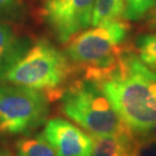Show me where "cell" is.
Here are the masks:
<instances>
[{
    "label": "cell",
    "mask_w": 156,
    "mask_h": 156,
    "mask_svg": "<svg viewBox=\"0 0 156 156\" xmlns=\"http://www.w3.org/2000/svg\"><path fill=\"white\" fill-rule=\"evenodd\" d=\"M123 124L135 135L156 127V72L144 65L132 49L98 83Z\"/></svg>",
    "instance_id": "cell-1"
},
{
    "label": "cell",
    "mask_w": 156,
    "mask_h": 156,
    "mask_svg": "<svg viewBox=\"0 0 156 156\" xmlns=\"http://www.w3.org/2000/svg\"><path fill=\"white\" fill-rule=\"evenodd\" d=\"M130 24L122 18L84 30L66 43L64 55L80 78L101 83L117 69L128 45Z\"/></svg>",
    "instance_id": "cell-2"
},
{
    "label": "cell",
    "mask_w": 156,
    "mask_h": 156,
    "mask_svg": "<svg viewBox=\"0 0 156 156\" xmlns=\"http://www.w3.org/2000/svg\"><path fill=\"white\" fill-rule=\"evenodd\" d=\"M74 74L63 51L48 41L40 40L33 44L0 82L40 90L53 101L60 98Z\"/></svg>",
    "instance_id": "cell-3"
},
{
    "label": "cell",
    "mask_w": 156,
    "mask_h": 156,
    "mask_svg": "<svg viewBox=\"0 0 156 156\" xmlns=\"http://www.w3.org/2000/svg\"><path fill=\"white\" fill-rule=\"evenodd\" d=\"M60 111L91 135H113L128 129L101 86L93 81H70L60 96Z\"/></svg>",
    "instance_id": "cell-4"
},
{
    "label": "cell",
    "mask_w": 156,
    "mask_h": 156,
    "mask_svg": "<svg viewBox=\"0 0 156 156\" xmlns=\"http://www.w3.org/2000/svg\"><path fill=\"white\" fill-rule=\"evenodd\" d=\"M51 101L40 90L0 82V135H30L47 122Z\"/></svg>",
    "instance_id": "cell-5"
},
{
    "label": "cell",
    "mask_w": 156,
    "mask_h": 156,
    "mask_svg": "<svg viewBox=\"0 0 156 156\" xmlns=\"http://www.w3.org/2000/svg\"><path fill=\"white\" fill-rule=\"evenodd\" d=\"M95 0H43L41 16L62 44L91 24Z\"/></svg>",
    "instance_id": "cell-6"
},
{
    "label": "cell",
    "mask_w": 156,
    "mask_h": 156,
    "mask_svg": "<svg viewBox=\"0 0 156 156\" xmlns=\"http://www.w3.org/2000/svg\"><path fill=\"white\" fill-rule=\"evenodd\" d=\"M42 135L54 149L56 156H91V136L66 119L48 120Z\"/></svg>",
    "instance_id": "cell-7"
},
{
    "label": "cell",
    "mask_w": 156,
    "mask_h": 156,
    "mask_svg": "<svg viewBox=\"0 0 156 156\" xmlns=\"http://www.w3.org/2000/svg\"><path fill=\"white\" fill-rule=\"evenodd\" d=\"M32 45L33 41L29 37L16 32L11 24L0 21V81Z\"/></svg>",
    "instance_id": "cell-8"
},
{
    "label": "cell",
    "mask_w": 156,
    "mask_h": 156,
    "mask_svg": "<svg viewBox=\"0 0 156 156\" xmlns=\"http://www.w3.org/2000/svg\"><path fill=\"white\" fill-rule=\"evenodd\" d=\"M92 138L91 156H131L135 134L129 129L113 135L95 136Z\"/></svg>",
    "instance_id": "cell-9"
},
{
    "label": "cell",
    "mask_w": 156,
    "mask_h": 156,
    "mask_svg": "<svg viewBox=\"0 0 156 156\" xmlns=\"http://www.w3.org/2000/svg\"><path fill=\"white\" fill-rule=\"evenodd\" d=\"M14 147L15 156H56L54 149L42 134L20 137Z\"/></svg>",
    "instance_id": "cell-10"
},
{
    "label": "cell",
    "mask_w": 156,
    "mask_h": 156,
    "mask_svg": "<svg viewBox=\"0 0 156 156\" xmlns=\"http://www.w3.org/2000/svg\"><path fill=\"white\" fill-rule=\"evenodd\" d=\"M124 9L125 0H95L91 24L96 27L108 21L121 18L124 14Z\"/></svg>",
    "instance_id": "cell-11"
},
{
    "label": "cell",
    "mask_w": 156,
    "mask_h": 156,
    "mask_svg": "<svg viewBox=\"0 0 156 156\" xmlns=\"http://www.w3.org/2000/svg\"><path fill=\"white\" fill-rule=\"evenodd\" d=\"M135 49L142 63L156 72V33L142 34L137 37Z\"/></svg>",
    "instance_id": "cell-12"
},
{
    "label": "cell",
    "mask_w": 156,
    "mask_h": 156,
    "mask_svg": "<svg viewBox=\"0 0 156 156\" xmlns=\"http://www.w3.org/2000/svg\"><path fill=\"white\" fill-rule=\"evenodd\" d=\"M155 6L156 0H125L123 16L128 20H140L153 10Z\"/></svg>",
    "instance_id": "cell-13"
},
{
    "label": "cell",
    "mask_w": 156,
    "mask_h": 156,
    "mask_svg": "<svg viewBox=\"0 0 156 156\" xmlns=\"http://www.w3.org/2000/svg\"><path fill=\"white\" fill-rule=\"evenodd\" d=\"M26 6L23 0H0V21L10 23L23 20Z\"/></svg>",
    "instance_id": "cell-14"
},
{
    "label": "cell",
    "mask_w": 156,
    "mask_h": 156,
    "mask_svg": "<svg viewBox=\"0 0 156 156\" xmlns=\"http://www.w3.org/2000/svg\"><path fill=\"white\" fill-rule=\"evenodd\" d=\"M131 156H156V138L147 134L135 135Z\"/></svg>",
    "instance_id": "cell-15"
},
{
    "label": "cell",
    "mask_w": 156,
    "mask_h": 156,
    "mask_svg": "<svg viewBox=\"0 0 156 156\" xmlns=\"http://www.w3.org/2000/svg\"><path fill=\"white\" fill-rule=\"evenodd\" d=\"M0 156H15L9 149L0 148Z\"/></svg>",
    "instance_id": "cell-16"
},
{
    "label": "cell",
    "mask_w": 156,
    "mask_h": 156,
    "mask_svg": "<svg viewBox=\"0 0 156 156\" xmlns=\"http://www.w3.org/2000/svg\"><path fill=\"white\" fill-rule=\"evenodd\" d=\"M151 26L156 29V7L153 10V16H152V20H151Z\"/></svg>",
    "instance_id": "cell-17"
},
{
    "label": "cell",
    "mask_w": 156,
    "mask_h": 156,
    "mask_svg": "<svg viewBox=\"0 0 156 156\" xmlns=\"http://www.w3.org/2000/svg\"><path fill=\"white\" fill-rule=\"evenodd\" d=\"M144 134H147L149 136H152V137H155L156 138V127L153 128V129H151L150 131H148V132H146Z\"/></svg>",
    "instance_id": "cell-18"
}]
</instances>
